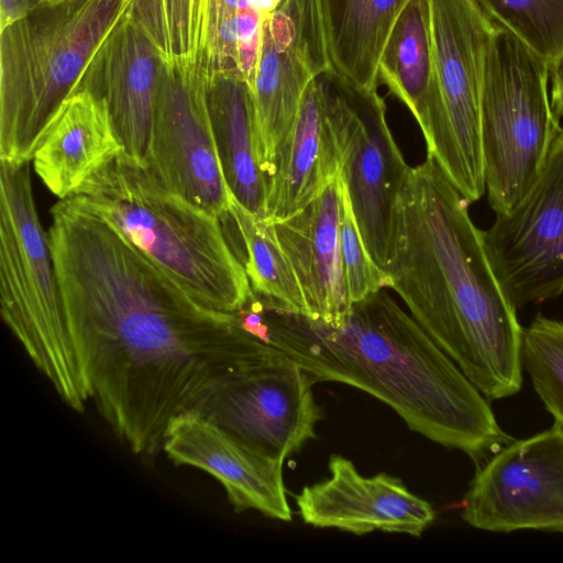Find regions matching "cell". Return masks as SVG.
<instances>
[{
  "label": "cell",
  "instance_id": "27",
  "mask_svg": "<svg viewBox=\"0 0 563 563\" xmlns=\"http://www.w3.org/2000/svg\"><path fill=\"white\" fill-rule=\"evenodd\" d=\"M522 364L554 422L563 427V321L539 314L523 329Z\"/></svg>",
  "mask_w": 563,
  "mask_h": 563
},
{
  "label": "cell",
  "instance_id": "26",
  "mask_svg": "<svg viewBox=\"0 0 563 563\" xmlns=\"http://www.w3.org/2000/svg\"><path fill=\"white\" fill-rule=\"evenodd\" d=\"M551 68L563 57V0H476Z\"/></svg>",
  "mask_w": 563,
  "mask_h": 563
},
{
  "label": "cell",
  "instance_id": "1",
  "mask_svg": "<svg viewBox=\"0 0 563 563\" xmlns=\"http://www.w3.org/2000/svg\"><path fill=\"white\" fill-rule=\"evenodd\" d=\"M48 236L88 400L133 453L153 455L172 421L230 378L282 353L234 313L198 302L75 196Z\"/></svg>",
  "mask_w": 563,
  "mask_h": 563
},
{
  "label": "cell",
  "instance_id": "22",
  "mask_svg": "<svg viewBox=\"0 0 563 563\" xmlns=\"http://www.w3.org/2000/svg\"><path fill=\"white\" fill-rule=\"evenodd\" d=\"M377 75L410 110L430 144L442 119L431 0H410L405 7L385 42Z\"/></svg>",
  "mask_w": 563,
  "mask_h": 563
},
{
  "label": "cell",
  "instance_id": "16",
  "mask_svg": "<svg viewBox=\"0 0 563 563\" xmlns=\"http://www.w3.org/2000/svg\"><path fill=\"white\" fill-rule=\"evenodd\" d=\"M162 449L177 465L202 470L224 487L236 512L291 520L283 462L265 457L198 412L172 421Z\"/></svg>",
  "mask_w": 563,
  "mask_h": 563
},
{
  "label": "cell",
  "instance_id": "23",
  "mask_svg": "<svg viewBox=\"0 0 563 563\" xmlns=\"http://www.w3.org/2000/svg\"><path fill=\"white\" fill-rule=\"evenodd\" d=\"M410 0H320L332 68L352 85L377 90L378 59Z\"/></svg>",
  "mask_w": 563,
  "mask_h": 563
},
{
  "label": "cell",
  "instance_id": "3",
  "mask_svg": "<svg viewBox=\"0 0 563 563\" xmlns=\"http://www.w3.org/2000/svg\"><path fill=\"white\" fill-rule=\"evenodd\" d=\"M261 339L317 382H338L378 398L408 428L474 460L512 439L488 399L384 289L352 305L329 327L263 307Z\"/></svg>",
  "mask_w": 563,
  "mask_h": 563
},
{
  "label": "cell",
  "instance_id": "7",
  "mask_svg": "<svg viewBox=\"0 0 563 563\" xmlns=\"http://www.w3.org/2000/svg\"><path fill=\"white\" fill-rule=\"evenodd\" d=\"M549 84V65L497 24L481 100L485 183L496 214L510 211L527 195L561 129Z\"/></svg>",
  "mask_w": 563,
  "mask_h": 563
},
{
  "label": "cell",
  "instance_id": "18",
  "mask_svg": "<svg viewBox=\"0 0 563 563\" xmlns=\"http://www.w3.org/2000/svg\"><path fill=\"white\" fill-rule=\"evenodd\" d=\"M341 174L303 209L273 223L299 282L306 317L329 327L343 322L352 302L347 294L341 245Z\"/></svg>",
  "mask_w": 563,
  "mask_h": 563
},
{
  "label": "cell",
  "instance_id": "28",
  "mask_svg": "<svg viewBox=\"0 0 563 563\" xmlns=\"http://www.w3.org/2000/svg\"><path fill=\"white\" fill-rule=\"evenodd\" d=\"M340 245L347 294L352 303L389 287V276L377 267L365 247L342 176Z\"/></svg>",
  "mask_w": 563,
  "mask_h": 563
},
{
  "label": "cell",
  "instance_id": "19",
  "mask_svg": "<svg viewBox=\"0 0 563 563\" xmlns=\"http://www.w3.org/2000/svg\"><path fill=\"white\" fill-rule=\"evenodd\" d=\"M340 150L328 90L319 75L307 87L268 180L266 218L286 220L311 202L339 174Z\"/></svg>",
  "mask_w": 563,
  "mask_h": 563
},
{
  "label": "cell",
  "instance_id": "32",
  "mask_svg": "<svg viewBox=\"0 0 563 563\" xmlns=\"http://www.w3.org/2000/svg\"><path fill=\"white\" fill-rule=\"evenodd\" d=\"M65 0H36V7H43V5H54L57 3H60Z\"/></svg>",
  "mask_w": 563,
  "mask_h": 563
},
{
  "label": "cell",
  "instance_id": "11",
  "mask_svg": "<svg viewBox=\"0 0 563 563\" xmlns=\"http://www.w3.org/2000/svg\"><path fill=\"white\" fill-rule=\"evenodd\" d=\"M492 267L518 309L563 292V128L527 195L483 232Z\"/></svg>",
  "mask_w": 563,
  "mask_h": 563
},
{
  "label": "cell",
  "instance_id": "29",
  "mask_svg": "<svg viewBox=\"0 0 563 563\" xmlns=\"http://www.w3.org/2000/svg\"><path fill=\"white\" fill-rule=\"evenodd\" d=\"M36 8V0H0V31L26 16Z\"/></svg>",
  "mask_w": 563,
  "mask_h": 563
},
{
  "label": "cell",
  "instance_id": "6",
  "mask_svg": "<svg viewBox=\"0 0 563 563\" xmlns=\"http://www.w3.org/2000/svg\"><path fill=\"white\" fill-rule=\"evenodd\" d=\"M1 316L71 409L88 396L70 336L48 232L38 219L30 162L0 159Z\"/></svg>",
  "mask_w": 563,
  "mask_h": 563
},
{
  "label": "cell",
  "instance_id": "12",
  "mask_svg": "<svg viewBox=\"0 0 563 563\" xmlns=\"http://www.w3.org/2000/svg\"><path fill=\"white\" fill-rule=\"evenodd\" d=\"M462 518L490 532H563V427L511 440L470 483Z\"/></svg>",
  "mask_w": 563,
  "mask_h": 563
},
{
  "label": "cell",
  "instance_id": "4",
  "mask_svg": "<svg viewBox=\"0 0 563 563\" xmlns=\"http://www.w3.org/2000/svg\"><path fill=\"white\" fill-rule=\"evenodd\" d=\"M115 227L198 302L235 313L253 296L220 219L166 188L124 152L73 195Z\"/></svg>",
  "mask_w": 563,
  "mask_h": 563
},
{
  "label": "cell",
  "instance_id": "9",
  "mask_svg": "<svg viewBox=\"0 0 563 563\" xmlns=\"http://www.w3.org/2000/svg\"><path fill=\"white\" fill-rule=\"evenodd\" d=\"M325 84L340 150V173L365 244L386 273L393 239L394 208L408 175L386 121L377 90L358 88L333 68L321 74Z\"/></svg>",
  "mask_w": 563,
  "mask_h": 563
},
{
  "label": "cell",
  "instance_id": "20",
  "mask_svg": "<svg viewBox=\"0 0 563 563\" xmlns=\"http://www.w3.org/2000/svg\"><path fill=\"white\" fill-rule=\"evenodd\" d=\"M122 152L104 101L88 89L78 88L59 107L32 161L45 186L65 199Z\"/></svg>",
  "mask_w": 563,
  "mask_h": 563
},
{
  "label": "cell",
  "instance_id": "14",
  "mask_svg": "<svg viewBox=\"0 0 563 563\" xmlns=\"http://www.w3.org/2000/svg\"><path fill=\"white\" fill-rule=\"evenodd\" d=\"M331 68L320 0H283L263 21L252 89L268 180L307 87Z\"/></svg>",
  "mask_w": 563,
  "mask_h": 563
},
{
  "label": "cell",
  "instance_id": "24",
  "mask_svg": "<svg viewBox=\"0 0 563 563\" xmlns=\"http://www.w3.org/2000/svg\"><path fill=\"white\" fill-rule=\"evenodd\" d=\"M235 14L224 0H136L133 19L164 65L192 66L206 75L217 34Z\"/></svg>",
  "mask_w": 563,
  "mask_h": 563
},
{
  "label": "cell",
  "instance_id": "17",
  "mask_svg": "<svg viewBox=\"0 0 563 563\" xmlns=\"http://www.w3.org/2000/svg\"><path fill=\"white\" fill-rule=\"evenodd\" d=\"M163 62L133 15L108 38L79 88L107 104L124 153L146 165Z\"/></svg>",
  "mask_w": 563,
  "mask_h": 563
},
{
  "label": "cell",
  "instance_id": "15",
  "mask_svg": "<svg viewBox=\"0 0 563 563\" xmlns=\"http://www.w3.org/2000/svg\"><path fill=\"white\" fill-rule=\"evenodd\" d=\"M330 477L305 486L296 496L303 522L357 536L376 530L420 537L433 522L431 505L397 477L362 475L352 461L333 454Z\"/></svg>",
  "mask_w": 563,
  "mask_h": 563
},
{
  "label": "cell",
  "instance_id": "2",
  "mask_svg": "<svg viewBox=\"0 0 563 563\" xmlns=\"http://www.w3.org/2000/svg\"><path fill=\"white\" fill-rule=\"evenodd\" d=\"M468 202L438 163L410 167L386 274L411 317L487 399L522 386V334Z\"/></svg>",
  "mask_w": 563,
  "mask_h": 563
},
{
  "label": "cell",
  "instance_id": "21",
  "mask_svg": "<svg viewBox=\"0 0 563 563\" xmlns=\"http://www.w3.org/2000/svg\"><path fill=\"white\" fill-rule=\"evenodd\" d=\"M217 152L231 195L265 219L268 177L264 170L253 91L239 74L217 76L208 87Z\"/></svg>",
  "mask_w": 563,
  "mask_h": 563
},
{
  "label": "cell",
  "instance_id": "10",
  "mask_svg": "<svg viewBox=\"0 0 563 563\" xmlns=\"http://www.w3.org/2000/svg\"><path fill=\"white\" fill-rule=\"evenodd\" d=\"M208 87L199 68L163 64L146 166L166 188L222 220L230 216L231 192L214 142Z\"/></svg>",
  "mask_w": 563,
  "mask_h": 563
},
{
  "label": "cell",
  "instance_id": "5",
  "mask_svg": "<svg viewBox=\"0 0 563 563\" xmlns=\"http://www.w3.org/2000/svg\"><path fill=\"white\" fill-rule=\"evenodd\" d=\"M136 0H65L36 7L0 36V159L31 162Z\"/></svg>",
  "mask_w": 563,
  "mask_h": 563
},
{
  "label": "cell",
  "instance_id": "30",
  "mask_svg": "<svg viewBox=\"0 0 563 563\" xmlns=\"http://www.w3.org/2000/svg\"><path fill=\"white\" fill-rule=\"evenodd\" d=\"M550 97L555 114L563 115V57L550 70Z\"/></svg>",
  "mask_w": 563,
  "mask_h": 563
},
{
  "label": "cell",
  "instance_id": "25",
  "mask_svg": "<svg viewBox=\"0 0 563 563\" xmlns=\"http://www.w3.org/2000/svg\"><path fill=\"white\" fill-rule=\"evenodd\" d=\"M229 214L245 246L244 268L253 294L265 308L306 317L299 282L274 224L251 213L232 195Z\"/></svg>",
  "mask_w": 563,
  "mask_h": 563
},
{
  "label": "cell",
  "instance_id": "31",
  "mask_svg": "<svg viewBox=\"0 0 563 563\" xmlns=\"http://www.w3.org/2000/svg\"><path fill=\"white\" fill-rule=\"evenodd\" d=\"M283 0H247L249 5L254 9L263 19H266L282 3Z\"/></svg>",
  "mask_w": 563,
  "mask_h": 563
},
{
  "label": "cell",
  "instance_id": "13",
  "mask_svg": "<svg viewBox=\"0 0 563 563\" xmlns=\"http://www.w3.org/2000/svg\"><path fill=\"white\" fill-rule=\"evenodd\" d=\"M313 377L283 352L223 383L196 411L254 452L284 460L316 438Z\"/></svg>",
  "mask_w": 563,
  "mask_h": 563
},
{
  "label": "cell",
  "instance_id": "8",
  "mask_svg": "<svg viewBox=\"0 0 563 563\" xmlns=\"http://www.w3.org/2000/svg\"><path fill=\"white\" fill-rule=\"evenodd\" d=\"M431 15L442 119L428 155L472 203L486 190L481 100L497 23L476 0H431Z\"/></svg>",
  "mask_w": 563,
  "mask_h": 563
}]
</instances>
